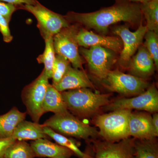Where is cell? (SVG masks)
<instances>
[{
    "mask_svg": "<svg viewBox=\"0 0 158 158\" xmlns=\"http://www.w3.org/2000/svg\"><path fill=\"white\" fill-rule=\"evenodd\" d=\"M81 26L70 24L53 37L55 52L57 55L65 57L74 68L84 70V61L80 52L77 35Z\"/></svg>",
    "mask_w": 158,
    "mask_h": 158,
    "instance_id": "5b68a950",
    "label": "cell"
},
{
    "mask_svg": "<svg viewBox=\"0 0 158 158\" xmlns=\"http://www.w3.org/2000/svg\"><path fill=\"white\" fill-rule=\"evenodd\" d=\"M152 122L154 131L157 137L158 136V113H155L152 117Z\"/></svg>",
    "mask_w": 158,
    "mask_h": 158,
    "instance_id": "1f68e13d",
    "label": "cell"
},
{
    "mask_svg": "<svg viewBox=\"0 0 158 158\" xmlns=\"http://www.w3.org/2000/svg\"><path fill=\"white\" fill-rule=\"evenodd\" d=\"M12 137L16 140H34L39 139H50L44 131V126L39 123L24 120L17 126Z\"/></svg>",
    "mask_w": 158,
    "mask_h": 158,
    "instance_id": "ac0fdd59",
    "label": "cell"
},
{
    "mask_svg": "<svg viewBox=\"0 0 158 158\" xmlns=\"http://www.w3.org/2000/svg\"><path fill=\"white\" fill-rule=\"evenodd\" d=\"M113 6L89 13L69 11L64 17L69 23H76L106 35L109 27L119 22L138 26L142 23L141 4L126 0H116Z\"/></svg>",
    "mask_w": 158,
    "mask_h": 158,
    "instance_id": "6da1fadb",
    "label": "cell"
},
{
    "mask_svg": "<svg viewBox=\"0 0 158 158\" xmlns=\"http://www.w3.org/2000/svg\"><path fill=\"white\" fill-rule=\"evenodd\" d=\"M44 131L50 138L53 139L57 144L72 151L75 155L79 157L90 158L89 155L86 153L83 152L79 149L78 144L74 140L56 132L48 127H44Z\"/></svg>",
    "mask_w": 158,
    "mask_h": 158,
    "instance_id": "7402d4cb",
    "label": "cell"
},
{
    "mask_svg": "<svg viewBox=\"0 0 158 158\" xmlns=\"http://www.w3.org/2000/svg\"><path fill=\"white\" fill-rule=\"evenodd\" d=\"M128 138L118 141H93L90 158H135L134 140Z\"/></svg>",
    "mask_w": 158,
    "mask_h": 158,
    "instance_id": "7c38bea8",
    "label": "cell"
},
{
    "mask_svg": "<svg viewBox=\"0 0 158 158\" xmlns=\"http://www.w3.org/2000/svg\"><path fill=\"white\" fill-rule=\"evenodd\" d=\"M59 92L82 88H91L94 86L84 70L69 66L62 78L52 85Z\"/></svg>",
    "mask_w": 158,
    "mask_h": 158,
    "instance_id": "2e32d148",
    "label": "cell"
},
{
    "mask_svg": "<svg viewBox=\"0 0 158 158\" xmlns=\"http://www.w3.org/2000/svg\"><path fill=\"white\" fill-rule=\"evenodd\" d=\"M145 42L144 45L150 54L156 67H158V36L154 31L148 30L144 35Z\"/></svg>",
    "mask_w": 158,
    "mask_h": 158,
    "instance_id": "4316f807",
    "label": "cell"
},
{
    "mask_svg": "<svg viewBox=\"0 0 158 158\" xmlns=\"http://www.w3.org/2000/svg\"><path fill=\"white\" fill-rule=\"evenodd\" d=\"M147 31V27L143 26L142 23L134 32L130 31L126 25L117 26L113 28L112 32L121 39L123 45L118 59V62L122 67L128 69L130 60L142 44Z\"/></svg>",
    "mask_w": 158,
    "mask_h": 158,
    "instance_id": "30bf717a",
    "label": "cell"
},
{
    "mask_svg": "<svg viewBox=\"0 0 158 158\" xmlns=\"http://www.w3.org/2000/svg\"><path fill=\"white\" fill-rule=\"evenodd\" d=\"M70 64V62L65 57L56 54V59L53 68L52 85H56L61 81Z\"/></svg>",
    "mask_w": 158,
    "mask_h": 158,
    "instance_id": "484cf974",
    "label": "cell"
},
{
    "mask_svg": "<svg viewBox=\"0 0 158 158\" xmlns=\"http://www.w3.org/2000/svg\"><path fill=\"white\" fill-rule=\"evenodd\" d=\"M45 47L44 52L37 58L39 64H43L44 69L49 79H52L53 68L56 59V53L54 48L53 37L45 40Z\"/></svg>",
    "mask_w": 158,
    "mask_h": 158,
    "instance_id": "603a6c76",
    "label": "cell"
},
{
    "mask_svg": "<svg viewBox=\"0 0 158 158\" xmlns=\"http://www.w3.org/2000/svg\"></svg>",
    "mask_w": 158,
    "mask_h": 158,
    "instance_id": "836d02e7",
    "label": "cell"
},
{
    "mask_svg": "<svg viewBox=\"0 0 158 158\" xmlns=\"http://www.w3.org/2000/svg\"><path fill=\"white\" fill-rule=\"evenodd\" d=\"M126 1H130V2H136L140 3V4H143L148 2L149 0H126Z\"/></svg>",
    "mask_w": 158,
    "mask_h": 158,
    "instance_id": "d6a6232c",
    "label": "cell"
},
{
    "mask_svg": "<svg viewBox=\"0 0 158 158\" xmlns=\"http://www.w3.org/2000/svg\"><path fill=\"white\" fill-rule=\"evenodd\" d=\"M0 1L17 6L22 5H35L38 2L37 0H0Z\"/></svg>",
    "mask_w": 158,
    "mask_h": 158,
    "instance_id": "4dcf8cb0",
    "label": "cell"
},
{
    "mask_svg": "<svg viewBox=\"0 0 158 158\" xmlns=\"http://www.w3.org/2000/svg\"><path fill=\"white\" fill-rule=\"evenodd\" d=\"M110 111L121 110H144L157 113L158 110V92L154 85L149 86L143 93L132 98L116 100L106 106Z\"/></svg>",
    "mask_w": 158,
    "mask_h": 158,
    "instance_id": "8fae6325",
    "label": "cell"
},
{
    "mask_svg": "<svg viewBox=\"0 0 158 158\" xmlns=\"http://www.w3.org/2000/svg\"><path fill=\"white\" fill-rule=\"evenodd\" d=\"M61 93L67 110L79 117L92 116L110 103V94L94 93L88 88L68 90Z\"/></svg>",
    "mask_w": 158,
    "mask_h": 158,
    "instance_id": "7a4b0ae2",
    "label": "cell"
},
{
    "mask_svg": "<svg viewBox=\"0 0 158 158\" xmlns=\"http://www.w3.org/2000/svg\"><path fill=\"white\" fill-rule=\"evenodd\" d=\"M101 81L111 91L127 96L138 95L150 86L145 80L118 70H110Z\"/></svg>",
    "mask_w": 158,
    "mask_h": 158,
    "instance_id": "9c48e42d",
    "label": "cell"
},
{
    "mask_svg": "<svg viewBox=\"0 0 158 158\" xmlns=\"http://www.w3.org/2000/svg\"><path fill=\"white\" fill-rule=\"evenodd\" d=\"M35 153L31 144L23 140H16L8 148L5 158H34Z\"/></svg>",
    "mask_w": 158,
    "mask_h": 158,
    "instance_id": "d4e9b609",
    "label": "cell"
},
{
    "mask_svg": "<svg viewBox=\"0 0 158 158\" xmlns=\"http://www.w3.org/2000/svg\"><path fill=\"white\" fill-rule=\"evenodd\" d=\"M77 40L79 46L85 48L98 46L111 50L117 53L121 52L123 47L122 41L118 36L96 34L81 26L77 34Z\"/></svg>",
    "mask_w": 158,
    "mask_h": 158,
    "instance_id": "4fadbf2b",
    "label": "cell"
},
{
    "mask_svg": "<svg viewBox=\"0 0 158 158\" xmlns=\"http://www.w3.org/2000/svg\"><path fill=\"white\" fill-rule=\"evenodd\" d=\"M131 112V110H117L97 116L94 123L100 135L112 142L129 138V120Z\"/></svg>",
    "mask_w": 158,
    "mask_h": 158,
    "instance_id": "277c9868",
    "label": "cell"
},
{
    "mask_svg": "<svg viewBox=\"0 0 158 158\" xmlns=\"http://www.w3.org/2000/svg\"><path fill=\"white\" fill-rule=\"evenodd\" d=\"M43 110L44 114L48 112L58 114L68 111L61 92L50 84L46 92L43 104Z\"/></svg>",
    "mask_w": 158,
    "mask_h": 158,
    "instance_id": "ffe728a7",
    "label": "cell"
},
{
    "mask_svg": "<svg viewBox=\"0 0 158 158\" xmlns=\"http://www.w3.org/2000/svg\"><path fill=\"white\" fill-rule=\"evenodd\" d=\"M19 9V6L0 1V14L4 16L8 22L11 21L13 13Z\"/></svg>",
    "mask_w": 158,
    "mask_h": 158,
    "instance_id": "83f0119b",
    "label": "cell"
},
{
    "mask_svg": "<svg viewBox=\"0 0 158 158\" xmlns=\"http://www.w3.org/2000/svg\"><path fill=\"white\" fill-rule=\"evenodd\" d=\"M42 125L64 135L86 140L99 135L95 128L81 121L69 111L54 114Z\"/></svg>",
    "mask_w": 158,
    "mask_h": 158,
    "instance_id": "3957f363",
    "label": "cell"
},
{
    "mask_svg": "<svg viewBox=\"0 0 158 158\" xmlns=\"http://www.w3.org/2000/svg\"><path fill=\"white\" fill-rule=\"evenodd\" d=\"M143 17L146 19L148 30L158 33V0H149L141 4Z\"/></svg>",
    "mask_w": 158,
    "mask_h": 158,
    "instance_id": "cb8c5ba5",
    "label": "cell"
},
{
    "mask_svg": "<svg viewBox=\"0 0 158 158\" xmlns=\"http://www.w3.org/2000/svg\"><path fill=\"white\" fill-rule=\"evenodd\" d=\"M15 140L16 139L13 137L0 138V158H5L6 151Z\"/></svg>",
    "mask_w": 158,
    "mask_h": 158,
    "instance_id": "f546056e",
    "label": "cell"
},
{
    "mask_svg": "<svg viewBox=\"0 0 158 158\" xmlns=\"http://www.w3.org/2000/svg\"><path fill=\"white\" fill-rule=\"evenodd\" d=\"M136 53L130 60L128 69L131 75L145 80L154 73V62L144 45H140Z\"/></svg>",
    "mask_w": 158,
    "mask_h": 158,
    "instance_id": "5bb4252c",
    "label": "cell"
},
{
    "mask_svg": "<svg viewBox=\"0 0 158 158\" xmlns=\"http://www.w3.org/2000/svg\"><path fill=\"white\" fill-rule=\"evenodd\" d=\"M155 138L134 140L135 158H158V144Z\"/></svg>",
    "mask_w": 158,
    "mask_h": 158,
    "instance_id": "44dd1931",
    "label": "cell"
},
{
    "mask_svg": "<svg viewBox=\"0 0 158 158\" xmlns=\"http://www.w3.org/2000/svg\"><path fill=\"white\" fill-rule=\"evenodd\" d=\"M9 24L6 19L0 14V32L2 35L3 40L6 43L11 42L13 39Z\"/></svg>",
    "mask_w": 158,
    "mask_h": 158,
    "instance_id": "f1b7e54d",
    "label": "cell"
},
{
    "mask_svg": "<svg viewBox=\"0 0 158 158\" xmlns=\"http://www.w3.org/2000/svg\"><path fill=\"white\" fill-rule=\"evenodd\" d=\"M43 69L37 78L27 85L22 91V100L27 108V113L34 122L39 123L43 115V104L49 83Z\"/></svg>",
    "mask_w": 158,
    "mask_h": 158,
    "instance_id": "52a82bcc",
    "label": "cell"
},
{
    "mask_svg": "<svg viewBox=\"0 0 158 158\" xmlns=\"http://www.w3.org/2000/svg\"><path fill=\"white\" fill-rule=\"evenodd\" d=\"M19 8L28 11L35 16L37 21V27L44 40L53 37L62 29L70 24L64 16L51 11L39 2L35 5H22Z\"/></svg>",
    "mask_w": 158,
    "mask_h": 158,
    "instance_id": "8992f818",
    "label": "cell"
},
{
    "mask_svg": "<svg viewBox=\"0 0 158 158\" xmlns=\"http://www.w3.org/2000/svg\"><path fill=\"white\" fill-rule=\"evenodd\" d=\"M79 52L87 62L90 72L100 81L106 77L117 60L116 52L98 46L81 48Z\"/></svg>",
    "mask_w": 158,
    "mask_h": 158,
    "instance_id": "ba28073f",
    "label": "cell"
},
{
    "mask_svg": "<svg viewBox=\"0 0 158 158\" xmlns=\"http://www.w3.org/2000/svg\"><path fill=\"white\" fill-rule=\"evenodd\" d=\"M31 145L36 157L49 158H70L75 155L66 148L53 143L47 139H39L31 141Z\"/></svg>",
    "mask_w": 158,
    "mask_h": 158,
    "instance_id": "e0dca14e",
    "label": "cell"
},
{
    "mask_svg": "<svg viewBox=\"0 0 158 158\" xmlns=\"http://www.w3.org/2000/svg\"><path fill=\"white\" fill-rule=\"evenodd\" d=\"M27 113L13 107L7 113L0 116V138L12 137L20 123L25 120Z\"/></svg>",
    "mask_w": 158,
    "mask_h": 158,
    "instance_id": "d6986e66",
    "label": "cell"
},
{
    "mask_svg": "<svg viewBox=\"0 0 158 158\" xmlns=\"http://www.w3.org/2000/svg\"><path fill=\"white\" fill-rule=\"evenodd\" d=\"M129 135L138 139L157 137L153 128L152 117L145 113L131 112L129 120Z\"/></svg>",
    "mask_w": 158,
    "mask_h": 158,
    "instance_id": "9a60e30c",
    "label": "cell"
}]
</instances>
